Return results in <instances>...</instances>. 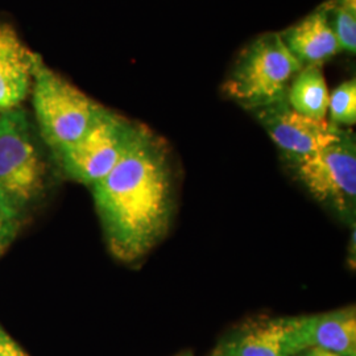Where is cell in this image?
I'll use <instances>...</instances> for the list:
<instances>
[{"label": "cell", "mask_w": 356, "mask_h": 356, "mask_svg": "<svg viewBox=\"0 0 356 356\" xmlns=\"http://www.w3.org/2000/svg\"><path fill=\"white\" fill-rule=\"evenodd\" d=\"M178 356H193V355H191V354H181V355H178Z\"/></svg>", "instance_id": "ac0fdd59"}, {"label": "cell", "mask_w": 356, "mask_h": 356, "mask_svg": "<svg viewBox=\"0 0 356 356\" xmlns=\"http://www.w3.org/2000/svg\"><path fill=\"white\" fill-rule=\"evenodd\" d=\"M254 111L270 139L292 164L327 147L343 131L327 119H314L294 111L286 98Z\"/></svg>", "instance_id": "52a82bcc"}, {"label": "cell", "mask_w": 356, "mask_h": 356, "mask_svg": "<svg viewBox=\"0 0 356 356\" xmlns=\"http://www.w3.org/2000/svg\"><path fill=\"white\" fill-rule=\"evenodd\" d=\"M281 36L302 66H321L342 51L325 6H321L304 20L282 32Z\"/></svg>", "instance_id": "8fae6325"}, {"label": "cell", "mask_w": 356, "mask_h": 356, "mask_svg": "<svg viewBox=\"0 0 356 356\" xmlns=\"http://www.w3.org/2000/svg\"><path fill=\"white\" fill-rule=\"evenodd\" d=\"M51 169L23 107L0 114V200L24 225L51 191Z\"/></svg>", "instance_id": "7a4b0ae2"}, {"label": "cell", "mask_w": 356, "mask_h": 356, "mask_svg": "<svg viewBox=\"0 0 356 356\" xmlns=\"http://www.w3.org/2000/svg\"><path fill=\"white\" fill-rule=\"evenodd\" d=\"M297 356H342L339 355V354H337V353H332V351H327V350H322V348H317V347H314V348H309V350H306L304 353H301V354H298Z\"/></svg>", "instance_id": "e0dca14e"}, {"label": "cell", "mask_w": 356, "mask_h": 356, "mask_svg": "<svg viewBox=\"0 0 356 356\" xmlns=\"http://www.w3.org/2000/svg\"><path fill=\"white\" fill-rule=\"evenodd\" d=\"M302 67L281 33H268L242 51L225 82V92L256 110L285 99L293 78Z\"/></svg>", "instance_id": "277c9868"}, {"label": "cell", "mask_w": 356, "mask_h": 356, "mask_svg": "<svg viewBox=\"0 0 356 356\" xmlns=\"http://www.w3.org/2000/svg\"><path fill=\"white\" fill-rule=\"evenodd\" d=\"M330 92L318 65L304 66L293 78L286 101L294 111L314 119H326Z\"/></svg>", "instance_id": "7c38bea8"}, {"label": "cell", "mask_w": 356, "mask_h": 356, "mask_svg": "<svg viewBox=\"0 0 356 356\" xmlns=\"http://www.w3.org/2000/svg\"><path fill=\"white\" fill-rule=\"evenodd\" d=\"M22 227V220L0 200V256L8 250Z\"/></svg>", "instance_id": "9a60e30c"}, {"label": "cell", "mask_w": 356, "mask_h": 356, "mask_svg": "<svg viewBox=\"0 0 356 356\" xmlns=\"http://www.w3.org/2000/svg\"><path fill=\"white\" fill-rule=\"evenodd\" d=\"M291 318L252 319L216 350L222 356H296Z\"/></svg>", "instance_id": "30bf717a"}, {"label": "cell", "mask_w": 356, "mask_h": 356, "mask_svg": "<svg viewBox=\"0 0 356 356\" xmlns=\"http://www.w3.org/2000/svg\"><path fill=\"white\" fill-rule=\"evenodd\" d=\"M292 346L296 356L314 347L342 356H356L355 306L293 317Z\"/></svg>", "instance_id": "ba28073f"}, {"label": "cell", "mask_w": 356, "mask_h": 356, "mask_svg": "<svg viewBox=\"0 0 356 356\" xmlns=\"http://www.w3.org/2000/svg\"><path fill=\"white\" fill-rule=\"evenodd\" d=\"M38 57L11 24L0 23V114L22 107L31 94Z\"/></svg>", "instance_id": "9c48e42d"}, {"label": "cell", "mask_w": 356, "mask_h": 356, "mask_svg": "<svg viewBox=\"0 0 356 356\" xmlns=\"http://www.w3.org/2000/svg\"><path fill=\"white\" fill-rule=\"evenodd\" d=\"M297 176L319 202L354 218L356 204V141L351 129L318 152L293 164Z\"/></svg>", "instance_id": "8992f818"}, {"label": "cell", "mask_w": 356, "mask_h": 356, "mask_svg": "<svg viewBox=\"0 0 356 356\" xmlns=\"http://www.w3.org/2000/svg\"><path fill=\"white\" fill-rule=\"evenodd\" d=\"M330 122L341 127L356 123V81L353 78L332 90L329 98Z\"/></svg>", "instance_id": "5bb4252c"}, {"label": "cell", "mask_w": 356, "mask_h": 356, "mask_svg": "<svg viewBox=\"0 0 356 356\" xmlns=\"http://www.w3.org/2000/svg\"><path fill=\"white\" fill-rule=\"evenodd\" d=\"M341 49L356 51V0H329L323 4Z\"/></svg>", "instance_id": "4fadbf2b"}, {"label": "cell", "mask_w": 356, "mask_h": 356, "mask_svg": "<svg viewBox=\"0 0 356 356\" xmlns=\"http://www.w3.org/2000/svg\"><path fill=\"white\" fill-rule=\"evenodd\" d=\"M140 127L103 107L79 140L53 156L66 177L92 188L120 161Z\"/></svg>", "instance_id": "5b68a950"}, {"label": "cell", "mask_w": 356, "mask_h": 356, "mask_svg": "<svg viewBox=\"0 0 356 356\" xmlns=\"http://www.w3.org/2000/svg\"><path fill=\"white\" fill-rule=\"evenodd\" d=\"M91 189L110 252L124 263L148 254L166 234L173 181L165 149L141 126L114 169Z\"/></svg>", "instance_id": "6da1fadb"}, {"label": "cell", "mask_w": 356, "mask_h": 356, "mask_svg": "<svg viewBox=\"0 0 356 356\" xmlns=\"http://www.w3.org/2000/svg\"><path fill=\"white\" fill-rule=\"evenodd\" d=\"M0 356H31L0 323Z\"/></svg>", "instance_id": "2e32d148"}, {"label": "cell", "mask_w": 356, "mask_h": 356, "mask_svg": "<svg viewBox=\"0 0 356 356\" xmlns=\"http://www.w3.org/2000/svg\"><path fill=\"white\" fill-rule=\"evenodd\" d=\"M31 95L38 136L53 154L79 140L104 107L51 70L41 56Z\"/></svg>", "instance_id": "3957f363"}, {"label": "cell", "mask_w": 356, "mask_h": 356, "mask_svg": "<svg viewBox=\"0 0 356 356\" xmlns=\"http://www.w3.org/2000/svg\"><path fill=\"white\" fill-rule=\"evenodd\" d=\"M213 356H222V355H219V354H218V353H214V354H213Z\"/></svg>", "instance_id": "d6986e66"}]
</instances>
